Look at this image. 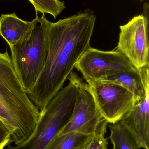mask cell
<instances>
[{"label": "cell", "instance_id": "14", "mask_svg": "<svg viewBox=\"0 0 149 149\" xmlns=\"http://www.w3.org/2000/svg\"><path fill=\"white\" fill-rule=\"evenodd\" d=\"M89 136L77 132L61 136L57 134L45 149H72Z\"/></svg>", "mask_w": 149, "mask_h": 149}, {"label": "cell", "instance_id": "10", "mask_svg": "<svg viewBox=\"0 0 149 149\" xmlns=\"http://www.w3.org/2000/svg\"><path fill=\"white\" fill-rule=\"evenodd\" d=\"M34 20L27 22L20 19L15 13L2 14L0 17V36L10 46L24 38L33 27Z\"/></svg>", "mask_w": 149, "mask_h": 149}, {"label": "cell", "instance_id": "13", "mask_svg": "<svg viewBox=\"0 0 149 149\" xmlns=\"http://www.w3.org/2000/svg\"><path fill=\"white\" fill-rule=\"evenodd\" d=\"M108 123L103 119L94 134L88 136L72 149H107L108 143L105 135Z\"/></svg>", "mask_w": 149, "mask_h": 149}, {"label": "cell", "instance_id": "8", "mask_svg": "<svg viewBox=\"0 0 149 149\" xmlns=\"http://www.w3.org/2000/svg\"><path fill=\"white\" fill-rule=\"evenodd\" d=\"M103 118L99 112L88 85L81 80L71 116L58 133L59 136L73 132L94 134Z\"/></svg>", "mask_w": 149, "mask_h": 149}, {"label": "cell", "instance_id": "7", "mask_svg": "<svg viewBox=\"0 0 149 149\" xmlns=\"http://www.w3.org/2000/svg\"><path fill=\"white\" fill-rule=\"evenodd\" d=\"M148 18L139 15L120 26L116 49L138 70L149 66Z\"/></svg>", "mask_w": 149, "mask_h": 149}, {"label": "cell", "instance_id": "6", "mask_svg": "<svg viewBox=\"0 0 149 149\" xmlns=\"http://www.w3.org/2000/svg\"><path fill=\"white\" fill-rule=\"evenodd\" d=\"M75 68L87 84L122 72L137 69L116 49L104 51L91 47L81 56Z\"/></svg>", "mask_w": 149, "mask_h": 149}, {"label": "cell", "instance_id": "2", "mask_svg": "<svg viewBox=\"0 0 149 149\" xmlns=\"http://www.w3.org/2000/svg\"><path fill=\"white\" fill-rule=\"evenodd\" d=\"M40 116L24 90L8 52H0V120L9 130L12 143L17 145L27 140Z\"/></svg>", "mask_w": 149, "mask_h": 149}, {"label": "cell", "instance_id": "3", "mask_svg": "<svg viewBox=\"0 0 149 149\" xmlns=\"http://www.w3.org/2000/svg\"><path fill=\"white\" fill-rule=\"evenodd\" d=\"M68 85L40 111V118L32 134L27 140L6 149H45L71 116L82 79L74 72L69 75Z\"/></svg>", "mask_w": 149, "mask_h": 149}, {"label": "cell", "instance_id": "4", "mask_svg": "<svg viewBox=\"0 0 149 149\" xmlns=\"http://www.w3.org/2000/svg\"><path fill=\"white\" fill-rule=\"evenodd\" d=\"M33 27L22 40L10 46L11 60L24 90L28 94L44 67L49 50L50 22L43 14L36 17Z\"/></svg>", "mask_w": 149, "mask_h": 149}, {"label": "cell", "instance_id": "5", "mask_svg": "<svg viewBox=\"0 0 149 149\" xmlns=\"http://www.w3.org/2000/svg\"><path fill=\"white\" fill-rule=\"evenodd\" d=\"M87 85L102 118L110 124L120 121L136 105L134 95L116 83L97 80Z\"/></svg>", "mask_w": 149, "mask_h": 149}, {"label": "cell", "instance_id": "9", "mask_svg": "<svg viewBox=\"0 0 149 149\" xmlns=\"http://www.w3.org/2000/svg\"><path fill=\"white\" fill-rule=\"evenodd\" d=\"M140 72L145 86V95L120 122L128 130L140 148L149 149V67L140 69Z\"/></svg>", "mask_w": 149, "mask_h": 149}, {"label": "cell", "instance_id": "12", "mask_svg": "<svg viewBox=\"0 0 149 149\" xmlns=\"http://www.w3.org/2000/svg\"><path fill=\"white\" fill-rule=\"evenodd\" d=\"M110 139L113 149H140L128 130L120 121L111 124Z\"/></svg>", "mask_w": 149, "mask_h": 149}, {"label": "cell", "instance_id": "16", "mask_svg": "<svg viewBox=\"0 0 149 149\" xmlns=\"http://www.w3.org/2000/svg\"><path fill=\"white\" fill-rule=\"evenodd\" d=\"M11 143L12 142L10 132L0 120V149H4L5 147Z\"/></svg>", "mask_w": 149, "mask_h": 149}, {"label": "cell", "instance_id": "15", "mask_svg": "<svg viewBox=\"0 0 149 149\" xmlns=\"http://www.w3.org/2000/svg\"><path fill=\"white\" fill-rule=\"evenodd\" d=\"M34 6L36 12L50 14L55 19L65 8L64 1L59 0H28Z\"/></svg>", "mask_w": 149, "mask_h": 149}, {"label": "cell", "instance_id": "1", "mask_svg": "<svg viewBox=\"0 0 149 149\" xmlns=\"http://www.w3.org/2000/svg\"><path fill=\"white\" fill-rule=\"evenodd\" d=\"M96 16L88 10L50 22L44 67L28 97L42 111L62 89L79 59L91 47Z\"/></svg>", "mask_w": 149, "mask_h": 149}, {"label": "cell", "instance_id": "11", "mask_svg": "<svg viewBox=\"0 0 149 149\" xmlns=\"http://www.w3.org/2000/svg\"><path fill=\"white\" fill-rule=\"evenodd\" d=\"M101 81L113 82L127 89L134 96L136 104L145 95V86L140 70L122 72L106 77Z\"/></svg>", "mask_w": 149, "mask_h": 149}]
</instances>
